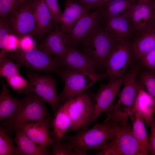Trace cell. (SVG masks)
Returning <instances> with one entry per match:
<instances>
[{
	"label": "cell",
	"mask_w": 155,
	"mask_h": 155,
	"mask_svg": "<svg viewBox=\"0 0 155 155\" xmlns=\"http://www.w3.org/2000/svg\"><path fill=\"white\" fill-rule=\"evenodd\" d=\"M52 150V155H78L73 150L71 145L69 142L63 143L61 142L54 141L51 146Z\"/></svg>",
	"instance_id": "31"
},
{
	"label": "cell",
	"mask_w": 155,
	"mask_h": 155,
	"mask_svg": "<svg viewBox=\"0 0 155 155\" xmlns=\"http://www.w3.org/2000/svg\"><path fill=\"white\" fill-rule=\"evenodd\" d=\"M151 0H136L137 1L148 2Z\"/></svg>",
	"instance_id": "44"
},
{
	"label": "cell",
	"mask_w": 155,
	"mask_h": 155,
	"mask_svg": "<svg viewBox=\"0 0 155 155\" xmlns=\"http://www.w3.org/2000/svg\"><path fill=\"white\" fill-rule=\"evenodd\" d=\"M26 76L28 80V86L17 91V93H34L49 104L55 114L60 105L56 90V79L51 75H40L31 71L27 73Z\"/></svg>",
	"instance_id": "8"
},
{
	"label": "cell",
	"mask_w": 155,
	"mask_h": 155,
	"mask_svg": "<svg viewBox=\"0 0 155 155\" xmlns=\"http://www.w3.org/2000/svg\"><path fill=\"white\" fill-rule=\"evenodd\" d=\"M14 132V141L21 155H51V152L47 146L35 143L21 130Z\"/></svg>",
	"instance_id": "22"
},
{
	"label": "cell",
	"mask_w": 155,
	"mask_h": 155,
	"mask_svg": "<svg viewBox=\"0 0 155 155\" xmlns=\"http://www.w3.org/2000/svg\"><path fill=\"white\" fill-rule=\"evenodd\" d=\"M118 42L100 24L80 44L81 51L92 60L96 67L106 68L108 57Z\"/></svg>",
	"instance_id": "5"
},
{
	"label": "cell",
	"mask_w": 155,
	"mask_h": 155,
	"mask_svg": "<svg viewBox=\"0 0 155 155\" xmlns=\"http://www.w3.org/2000/svg\"><path fill=\"white\" fill-rule=\"evenodd\" d=\"M55 118L51 122L53 129V139L55 142H61L71 126L66 102L60 105L57 111L55 114Z\"/></svg>",
	"instance_id": "23"
},
{
	"label": "cell",
	"mask_w": 155,
	"mask_h": 155,
	"mask_svg": "<svg viewBox=\"0 0 155 155\" xmlns=\"http://www.w3.org/2000/svg\"><path fill=\"white\" fill-rule=\"evenodd\" d=\"M140 83L152 98L155 105V69H145L138 74Z\"/></svg>",
	"instance_id": "29"
},
{
	"label": "cell",
	"mask_w": 155,
	"mask_h": 155,
	"mask_svg": "<svg viewBox=\"0 0 155 155\" xmlns=\"http://www.w3.org/2000/svg\"><path fill=\"white\" fill-rule=\"evenodd\" d=\"M92 95L85 91L66 101L71 121L69 132L86 129L91 123L94 111Z\"/></svg>",
	"instance_id": "7"
},
{
	"label": "cell",
	"mask_w": 155,
	"mask_h": 155,
	"mask_svg": "<svg viewBox=\"0 0 155 155\" xmlns=\"http://www.w3.org/2000/svg\"><path fill=\"white\" fill-rule=\"evenodd\" d=\"M51 118L46 117L36 121L26 123L19 129L35 143L45 146H51L54 140L49 130Z\"/></svg>",
	"instance_id": "16"
},
{
	"label": "cell",
	"mask_w": 155,
	"mask_h": 155,
	"mask_svg": "<svg viewBox=\"0 0 155 155\" xmlns=\"http://www.w3.org/2000/svg\"><path fill=\"white\" fill-rule=\"evenodd\" d=\"M11 31L5 18L0 20V48L3 50L5 45L8 36Z\"/></svg>",
	"instance_id": "36"
},
{
	"label": "cell",
	"mask_w": 155,
	"mask_h": 155,
	"mask_svg": "<svg viewBox=\"0 0 155 155\" xmlns=\"http://www.w3.org/2000/svg\"><path fill=\"white\" fill-rule=\"evenodd\" d=\"M129 117L132 123L133 134L142 148L148 154L150 146L144 119L136 111L131 113Z\"/></svg>",
	"instance_id": "27"
},
{
	"label": "cell",
	"mask_w": 155,
	"mask_h": 155,
	"mask_svg": "<svg viewBox=\"0 0 155 155\" xmlns=\"http://www.w3.org/2000/svg\"><path fill=\"white\" fill-rule=\"evenodd\" d=\"M124 76L100 85L97 92L93 94L94 111L91 123L97 120L102 113L107 111L114 104L115 98L123 83Z\"/></svg>",
	"instance_id": "13"
},
{
	"label": "cell",
	"mask_w": 155,
	"mask_h": 155,
	"mask_svg": "<svg viewBox=\"0 0 155 155\" xmlns=\"http://www.w3.org/2000/svg\"><path fill=\"white\" fill-rule=\"evenodd\" d=\"M58 23L55 24V27L48 33L39 45V48L57 58L62 57L67 48V34L61 30Z\"/></svg>",
	"instance_id": "17"
},
{
	"label": "cell",
	"mask_w": 155,
	"mask_h": 155,
	"mask_svg": "<svg viewBox=\"0 0 155 155\" xmlns=\"http://www.w3.org/2000/svg\"><path fill=\"white\" fill-rule=\"evenodd\" d=\"M54 24L60 22L63 12L60 9L57 0H44Z\"/></svg>",
	"instance_id": "32"
},
{
	"label": "cell",
	"mask_w": 155,
	"mask_h": 155,
	"mask_svg": "<svg viewBox=\"0 0 155 155\" xmlns=\"http://www.w3.org/2000/svg\"><path fill=\"white\" fill-rule=\"evenodd\" d=\"M155 15L150 1L135 3L128 16L134 33L137 36L152 28Z\"/></svg>",
	"instance_id": "14"
},
{
	"label": "cell",
	"mask_w": 155,
	"mask_h": 155,
	"mask_svg": "<svg viewBox=\"0 0 155 155\" xmlns=\"http://www.w3.org/2000/svg\"><path fill=\"white\" fill-rule=\"evenodd\" d=\"M140 71L138 65H133L131 70L124 76V86L118 93V99L115 104L106 111L104 122L110 121L126 125L131 114L138 91L136 79Z\"/></svg>",
	"instance_id": "2"
},
{
	"label": "cell",
	"mask_w": 155,
	"mask_h": 155,
	"mask_svg": "<svg viewBox=\"0 0 155 155\" xmlns=\"http://www.w3.org/2000/svg\"><path fill=\"white\" fill-rule=\"evenodd\" d=\"M32 5L36 23L34 35L40 39L53 30L55 25L44 0H32Z\"/></svg>",
	"instance_id": "18"
},
{
	"label": "cell",
	"mask_w": 155,
	"mask_h": 155,
	"mask_svg": "<svg viewBox=\"0 0 155 155\" xmlns=\"http://www.w3.org/2000/svg\"><path fill=\"white\" fill-rule=\"evenodd\" d=\"M151 127V133L148 139L150 153L155 155V119H153L149 126Z\"/></svg>",
	"instance_id": "40"
},
{
	"label": "cell",
	"mask_w": 155,
	"mask_h": 155,
	"mask_svg": "<svg viewBox=\"0 0 155 155\" xmlns=\"http://www.w3.org/2000/svg\"><path fill=\"white\" fill-rule=\"evenodd\" d=\"M32 0L25 1L5 18L11 33L19 37L34 35L36 23Z\"/></svg>",
	"instance_id": "11"
},
{
	"label": "cell",
	"mask_w": 155,
	"mask_h": 155,
	"mask_svg": "<svg viewBox=\"0 0 155 155\" xmlns=\"http://www.w3.org/2000/svg\"><path fill=\"white\" fill-rule=\"evenodd\" d=\"M2 87L0 93V120L5 121L13 117L18 111L21 99L13 98L9 90L1 79Z\"/></svg>",
	"instance_id": "24"
},
{
	"label": "cell",
	"mask_w": 155,
	"mask_h": 155,
	"mask_svg": "<svg viewBox=\"0 0 155 155\" xmlns=\"http://www.w3.org/2000/svg\"><path fill=\"white\" fill-rule=\"evenodd\" d=\"M58 59L61 66L97 73L92 60L77 48L68 46L64 55Z\"/></svg>",
	"instance_id": "15"
},
{
	"label": "cell",
	"mask_w": 155,
	"mask_h": 155,
	"mask_svg": "<svg viewBox=\"0 0 155 155\" xmlns=\"http://www.w3.org/2000/svg\"><path fill=\"white\" fill-rule=\"evenodd\" d=\"M134 59L132 43L129 40L118 41L108 59L106 69L109 81L121 78Z\"/></svg>",
	"instance_id": "10"
},
{
	"label": "cell",
	"mask_w": 155,
	"mask_h": 155,
	"mask_svg": "<svg viewBox=\"0 0 155 155\" xmlns=\"http://www.w3.org/2000/svg\"><path fill=\"white\" fill-rule=\"evenodd\" d=\"M20 0H0V16L6 17L17 7Z\"/></svg>",
	"instance_id": "35"
},
{
	"label": "cell",
	"mask_w": 155,
	"mask_h": 155,
	"mask_svg": "<svg viewBox=\"0 0 155 155\" xmlns=\"http://www.w3.org/2000/svg\"><path fill=\"white\" fill-rule=\"evenodd\" d=\"M148 154L142 148L134 137L132 130L127 124H121L114 138L96 155H146Z\"/></svg>",
	"instance_id": "9"
},
{
	"label": "cell",
	"mask_w": 155,
	"mask_h": 155,
	"mask_svg": "<svg viewBox=\"0 0 155 155\" xmlns=\"http://www.w3.org/2000/svg\"><path fill=\"white\" fill-rule=\"evenodd\" d=\"M150 1L152 5L155 14V0H151Z\"/></svg>",
	"instance_id": "41"
},
{
	"label": "cell",
	"mask_w": 155,
	"mask_h": 155,
	"mask_svg": "<svg viewBox=\"0 0 155 155\" xmlns=\"http://www.w3.org/2000/svg\"><path fill=\"white\" fill-rule=\"evenodd\" d=\"M139 61L145 69H155V48L143 56Z\"/></svg>",
	"instance_id": "37"
},
{
	"label": "cell",
	"mask_w": 155,
	"mask_h": 155,
	"mask_svg": "<svg viewBox=\"0 0 155 155\" xmlns=\"http://www.w3.org/2000/svg\"><path fill=\"white\" fill-rule=\"evenodd\" d=\"M59 75L64 82L63 90L58 95L63 104L91 87L97 81L107 76L106 73H93L63 66Z\"/></svg>",
	"instance_id": "3"
},
{
	"label": "cell",
	"mask_w": 155,
	"mask_h": 155,
	"mask_svg": "<svg viewBox=\"0 0 155 155\" xmlns=\"http://www.w3.org/2000/svg\"><path fill=\"white\" fill-rule=\"evenodd\" d=\"M5 57L11 59L21 66L26 67L31 71L53 72L59 75L62 67L58 59L53 57L51 55L37 48L24 52L18 49L13 52H7Z\"/></svg>",
	"instance_id": "6"
},
{
	"label": "cell",
	"mask_w": 155,
	"mask_h": 155,
	"mask_svg": "<svg viewBox=\"0 0 155 155\" xmlns=\"http://www.w3.org/2000/svg\"><path fill=\"white\" fill-rule=\"evenodd\" d=\"M27 0H20L18 3V6L16 7V8L21 4L22 3L25 1H26Z\"/></svg>",
	"instance_id": "43"
},
{
	"label": "cell",
	"mask_w": 155,
	"mask_h": 155,
	"mask_svg": "<svg viewBox=\"0 0 155 155\" xmlns=\"http://www.w3.org/2000/svg\"><path fill=\"white\" fill-rule=\"evenodd\" d=\"M92 9L86 7L75 0H65L64 9L60 28L68 34L76 23Z\"/></svg>",
	"instance_id": "19"
},
{
	"label": "cell",
	"mask_w": 155,
	"mask_h": 155,
	"mask_svg": "<svg viewBox=\"0 0 155 155\" xmlns=\"http://www.w3.org/2000/svg\"><path fill=\"white\" fill-rule=\"evenodd\" d=\"M5 127H0V155H21L17 147H15L11 138Z\"/></svg>",
	"instance_id": "28"
},
{
	"label": "cell",
	"mask_w": 155,
	"mask_h": 155,
	"mask_svg": "<svg viewBox=\"0 0 155 155\" xmlns=\"http://www.w3.org/2000/svg\"><path fill=\"white\" fill-rule=\"evenodd\" d=\"M102 26L118 41L129 40L134 33L129 17L103 18Z\"/></svg>",
	"instance_id": "20"
},
{
	"label": "cell",
	"mask_w": 155,
	"mask_h": 155,
	"mask_svg": "<svg viewBox=\"0 0 155 155\" xmlns=\"http://www.w3.org/2000/svg\"><path fill=\"white\" fill-rule=\"evenodd\" d=\"M37 48L36 41L31 35L26 34L19 37V49L28 51Z\"/></svg>",
	"instance_id": "34"
},
{
	"label": "cell",
	"mask_w": 155,
	"mask_h": 155,
	"mask_svg": "<svg viewBox=\"0 0 155 155\" xmlns=\"http://www.w3.org/2000/svg\"><path fill=\"white\" fill-rule=\"evenodd\" d=\"M152 27L155 28V15L153 20Z\"/></svg>",
	"instance_id": "42"
},
{
	"label": "cell",
	"mask_w": 155,
	"mask_h": 155,
	"mask_svg": "<svg viewBox=\"0 0 155 155\" xmlns=\"http://www.w3.org/2000/svg\"><path fill=\"white\" fill-rule=\"evenodd\" d=\"M6 80L12 89L17 91L25 88L28 84V82L20 74L6 78Z\"/></svg>",
	"instance_id": "33"
},
{
	"label": "cell",
	"mask_w": 155,
	"mask_h": 155,
	"mask_svg": "<svg viewBox=\"0 0 155 155\" xmlns=\"http://www.w3.org/2000/svg\"><path fill=\"white\" fill-rule=\"evenodd\" d=\"M101 6L81 18L67 34V45L77 48L100 25L103 19Z\"/></svg>",
	"instance_id": "12"
},
{
	"label": "cell",
	"mask_w": 155,
	"mask_h": 155,
	"mask_svg": "<svg viewBox=\"0 0 155 155\" xmlns=\"http://www.w3.org/2000/svg\"><path fill=\"white\" fill-rule=\"evenodd\" d=\"M136 0H111L102 7L103 18L113 16L128 17Z\"/></svg>",
	"instance_id": "26"
},
{
	"label": "cell",
	"mask_w": 155,
	"mask_h": 155,
	"mask_svg": "<svg viewBox=\"0 0 155 155\" xmlns=\"http://www.w3.org/2000/svg\"><path fill=\"white\" fill-rule=\"evenodd\" d=\"M26 94L21 99L19 109L16 115L1 123V126L5 128L8 131H15L26 123L50 117L51 115L43 100L33 93Z\"/></svg>",
	"instance_id": "4"
},
{
	"label": "cell",
	"mask_w": 155,
	"mask_h": 155,
	"mask_svg": "<svg viewBox=\"0 0 155 155\" xmlns=\"http://www.w3.org/2000/svg\"><path fill=\"white\" fill-rule=\"evenodd\" d=\"M21 66L11 58L5 57L0 58V75L6 78L20 74L19 68Z\"/></svg>",
	"instance_id": "30"
},
{
	"label": "cell",
	"mask_w": 155,
	"mask_h": 155,
	"mask_svg": "<svg viewBox=\"0 0 155 155\" xmlns=\"http://www.w3.org/2000/svg\"><path fill=\"white\" fill-rule=\"evenodd\" d=\"M84 6L88 8L95 9L103 6L111 0H75Z\"/></svg>",
	"instance_id": "39"
},
{
	"label": "cell",
	"mask_w": 155,
	"mask_h": 155,
	"mask_svg": "<svg viewBox=\"0 0 155 155\" xmlns=\"http://www.w3.org/2000/svg\"><path fill=\"white\" fill-rule=\"evenodd\" d=\"M138 91L131 112L136 111L144 120L146 125L150 126L153 118V114L155 112V105L151 96L146 91L137 80Z\"/></svg>",
	"instance_id": "21"
},
{
	"label": "cell",
	"mask_w": 155,
	"mask_h": 155,
	"mask_svg": "<svg viewBox=\"0 0 155 155\" xmlns=\"http://www.w3.org/2000/svg\"><path fill=\"white\" fill-rule=\"evenodd\" d=\"M19 37L11 33L8 37L4 49L1 51L13 52L19 49Z\"/></svg>",
	"instance_id": "38"
},
{
	"label": "cell",
	"mask_w": 155,
	"mask_h": 155,
	"mask_svg": "<svg viewBox=\"0 0 155 155\" xmlns=\"http://www.w3.org/2000/svg\"><path fill=\"white\" fill-rule=\"evenodd\" d=\"M120 124L111 121L97 124L89 129L79 131L74 135H65L64 138L78 155H86L89 150L103 149L114 138Z\"/></svg>",
	"instance_id": "1"
},
{
	"label": "cell",
	"mask_w": 155,
	"mask_h": 155,
	"mask_svg": "<svg viewBox=\"0 0 155 155\" xmlns=\"http://www.w3.org/2000/svg\"><path fill=\"white\" fill-rule=\"evenodd\" d=\"M134 59L139 60L155 48V28L152 27L137 36L132 43Z\"/></svg>",
	"instance_id": "25"
}]
</instances>
